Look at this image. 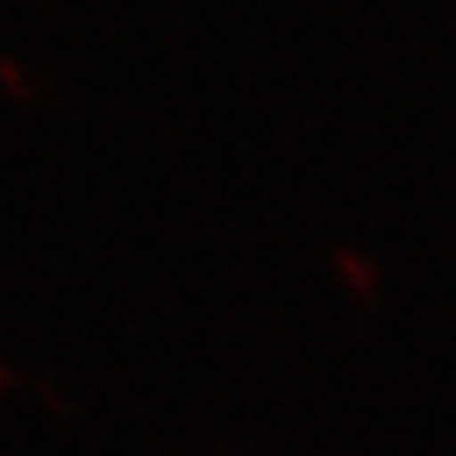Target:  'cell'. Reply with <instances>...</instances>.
<instances>
[{
  "label": "cell",
  "mask_w": 456,
  "mask_h": 456,
  "mask_svg": "<svg viewBox=\"0 0 456 456\" xmlns=\"http://www.w3.org/2000/svg\"><path fill=\"white\" fill-rule=\"evenodd\" d=\"M330 271H334V283H338V292L355 305V309H380V300H385V288H389V279H385V266L376 254L368 249H359V245H334L330 249Z\"/></svg>",
  "instance_id": "6da1fadb"
},
{
  "label": "cell",
  "mask_w": 456,
  "mask_h": 456,
  "mask_svg": "<svg viewBox=\"0 0 456 456\" xmlns=\"http://www.w3.org/2000/svg\"><path fill=\"white\" fill-rule=\"evenodd\" d=\"M0 85L17 106H43L47 102V81L30 68H21L17 60H0Z\"/></svg>",
  "instance_id": "7a4b0ae2"
},
{
  "label": "cell",
  "mask_w": 456,
  "mask_h": 456,
  "mask_svg": "<svg viewBox=\"0 0 456 456\" xmlns=\"http://www.w3.org/2000/svg\"><path fill=\"white\" fill-rule=\"evenodd\" d=\"M17 385V372L9 368V359H0V393H9Z\"/></svg>",
  "instance_id": "3957f363"
}]
</instances>
